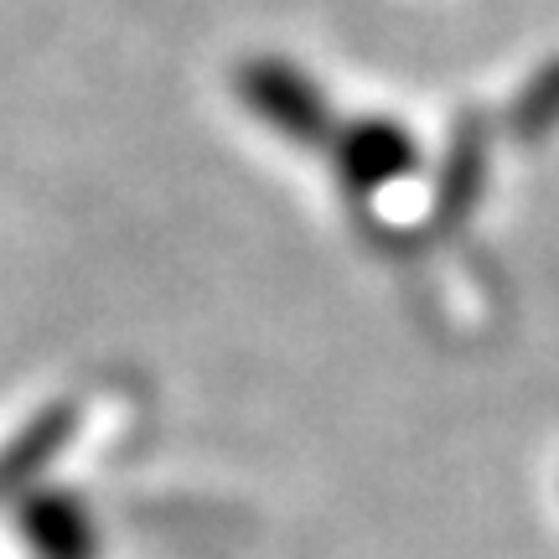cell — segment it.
Masks as SVG:
<instances>
[{
    "instance_id": "6da1fadb",
    "label": "cell",
    "mask_w": 559,
    "mask_h": 559,
    "mask_svg": "<svg viewBox=\"0 0 559 559\" xmlns=\"http://www.w3.org/2000/svg\"><path fill=\"white\" fill-rule=\"evenodd\" d=\"M239 88H243V99H249V109L290 140H317L332 124L326 109H321V94L300 79L296 68H285V62H254V68H243Z\"/></svg>"
},
{
    "instance_id": "7a4b0ae2",
    "label": "cell",
    "mask_w": 559,
    "mask_h": 559,
    "mask_svg": "<svg viewBox=\"0 0 559 559\" xmlns=\"http://www.w3.org/2000/svg\"><path fill=\"white\" fill-rule=\"evenodd\" d=\"M337 160H342V177L353 181V187L373 192V187L404 177L415 166V145H409V135H404L400 124L362 120L347 135V145H337Z\"/></svg>"
}]
</instances>
